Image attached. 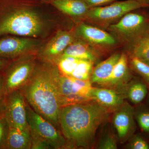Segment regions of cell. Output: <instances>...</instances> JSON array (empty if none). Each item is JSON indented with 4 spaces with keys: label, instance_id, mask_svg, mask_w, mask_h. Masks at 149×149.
I'll list each match as a JSON object with an SVG mask.
<instances>
[{
    "label": "cell",
    "instance_id": "obj_15",
    "mask_svg": "<svg viewBox=\"0 0 149 149\" xmlns=\"http://www.w3.org/2000/svg\"><path fill=\"white\" fill-rule=\"evenodd\" d=\"M121 54L116 53L110 56L105 60L99 63L91 72L90 81L104 86L111 75Z\"/></svg>",
    "mask_w": 149,
    "mask_h": 149
},
{
    "label": "cell",
    "instance_id": "obj_11",
    "mask_svg": "<svg viewBox=\"0 0 149 149\" xmlns=\"http://www.w3.org/2000/svg\"><path fill=\"white\" fill-rule=\"evenodd\" d=\"M115 111L113 123L118 138L123 141L128 139L135 131L134 110L128 103L124 102Z\"/></svg>",
    "mask_w": 149,
    "mask_h": 149
},
{
    "label": "cell",
    "instance_id": "obj_10",
    "mask_svg": "<svg viewBox=\"0 0 149 149\" xmlns=\"http://www.w3.org/2000/svg\"><path fill=\"white\" fill-rule=\"evenodd\" d=\"M73 36L69 32H57L39 54L41 60L55 63L62 55L66 48L73 42Z\"/></svg>",
    "mask_w": 149,
    "mask_h": 149
},
{
    "label": "cell",
    "instance_id": "obj_4",
    "mask_svg": "<svg viewBox=\"0 0 149 149\" xmlns=\"http://www.w3.org/2000/svg\"><path fill=\"white\" fill-rule=\"evenodd\" d=\"M35 56L25 55L14 59L3 72L5 95L20 90L32 76L37 64Z\"/></svg>",
    "mask_w": 149,
    "mask_h": 149
},
{
    "label": "cell",
    "instance_id": "obj_1",
    "mask_svg": "<svg viewBox=\"0 0 149 149\" xmlns=\"http://www.w3.org/2000/svg\"><path fill=\"white\" fill-rule=\"evenodd\" d=\"M91 101L61 107L59 125L66 149L90 148L98 128L108 119L111 110Z\"/></svg>",
    "mask_w": 149,
    "mask_h": 149
},
{
    "label": "cell",
    "instance_id": "obj_36",
    "mask_svg": "<svg viewBox=\"0 0 149 149\" xmlns=\"http://www.w3.org/2000/svg\"></svg>",
    "mask_w": 149,
    "mask_h": 149
},
{
    "label": "cell",
    "instance_id": "obj_5",
    "mask_svg": "<svg viewBox=\"0 0 149 149\" xmlns=\"http://www.w3.org/2000/svg\"><path fill=\"white\" fill-rule=\"evenodd\" d=\"M26 111L31 134L47 143L52 149H66V141L61 131L32 109L27 101Z\"/></svg>",
    "mask_w": 149,
    "mask_h": 149
},
{
    "label": "cell",
    "instance_id": "obj_2",
    "mask_svg": "<svg viewBox=\"0 0 149 149\" xmlns=\"http://www.w3.org/2000/svg\"><path fill=\"white\" fill-rule=\"evenodd\" d=\"M61 74L56 65L37 61L34 72L21 89L32 109L59 130L58 88Z\"/></svg>",
    "mask_w": 149,
    "mask_h": 149
},
{
    "label": "cell",
    "instance_id": "obj_14",
    "mask_svg": "<svg viewBox=\"0 0 149 149\" xmlns=\"http://www.w3.org/2000/svg\"><path fill=\"white\" fill-rule=\"evenodd\" d=\"M91 99L102 105L112 110H115L124 102L122 95L114 89L92 88Z\"/></svg>",
    "mask_w": 149,
    "mask_h": 149
},
{
    "label": "cell",
    "instance_id": "obj_18",
    "mask_svg": "<svg viewBox=\"0 0 149 149\" xmlns=\"http://www.w3.org/2000/svg\"><path fill=\"white\" fill-rule=\"evenodd\" d=\"M31 147L30 130L21 131L10 127L6 149H31Z\"/></svg>",
    "mask_w": 149,
    "mask_h": 149
},
{
    "label": "cell",
    "instance_id": "obj_8",
    "mask_svg": "<svg viewBox=\"0 0 149 149\" xmlns=\"http://www.w3.org/2000/svg\"><path fill=\"white\" fill-rule=\"evenodd\" d=\"M4 116L10 127L21 131L29 130L27 120L26 100L21 90H16L5 95Z\"/></svg>",
    "mask_w": 149,
    "mask_h": 149
},
{
    "label": "cell",
    "instance_id": "obj_35",
    "mask_svg": "<svg viewBox=\"0 0 149 149\" xmlns=\"http://www.w3.org/2000/svg\"><path fill=\"white\" fill-rule=\"evenodd\" d=\"M145 63H146L147 64H148V65H149V61L147 62H145Z\"/></svg>",
    "mask_w": 149,
    "mask_h": 149
},
{
    "label": "cell",
    "instance_id": "obj_9",
    "mask_svg": "<svg viewBox=\"0 0 149 149\" xmlns=\"http://www.w3.org/2000/svg\"><path fill=\"white\" fill-rule=\"evenodd\" d=\"M40 45L31 38L8 37L0 39V58L14 59L27 55Z\"/></svg>",
    "mask_w": 149,
    "mask_h": 149
},
{
    "label": "cell",
    "instance_id": "obj_16",
    "mask_svg": "<svg viewBox=\"0 0 149 149\" xmlns=\"http://www.w3.org/2000/svg\"><path fill=\"white\" fill-rule=\"evenodd\" d=\"M129 78L128 58L124 54H121L111 75L104 86L116 88L126 83Z\"/></svg>",
    "mask_w": 149,
    "mask_h": 149
},
{
    "label": "cell",
    "instance_id": "obj_13",
    "mask_svg": "<svg viewBox=\"0 0 149 149\" xmlns=\"http://www.w3.org/2000/svg\"><path fill=\"white\" fill-rule=\"evenodd\" d=\"M76 35L93 46L109 47L116 43L115 39L104 30L84 23L77 27Z\"/></svg>",
    "mask_w": 149,
    "mask_h": 149
},
{
    "label": "cell",
    "instance_id": "obj_12",
    "mask_svg": "<svg viewBox=\"0 0 149 149\" xmlns=\"http://www.w3.org/2000/svg\"><path fill=\"white\" fill-rule=\"evenodd\" d=\"M146 22V19L143 15L130 12L123 16L116 23L111 24L109 28L118 36L128 38L141 31Z\"/></svg>",
    "mask_w": 149,
    "mask_h": 149
},
{
    "label": "cell",
    "instance_id": "obj_24",
    "mask_svg": "<svg viewBox=\"0 0 149 149\" xmlns=\"http://www.w3.org/2000/svg\"><path fill=\"white\" fill-rule=\"evenodd\" d=\"M131 63L133 68L149 84V65L135 57H132Z\"/></svg>",
    "mask_w": 149,
    "mask_h": 149
},
{
    "label": "cell",
    "instance_id": "obj_20",
    "mask_svg": "<svg viewBox=\"0 0 149 149\" xmlns=\"http://www.w3.org/2000/svg\"><path fill=\"white\" fill-rule=\"evenodd\" d=\"M148 93V88L145 83L141 82L132 83L127 92L128 98L133 104L140 103L145 99Z\"/></svg>",
    "mask_w": 149,
    "mask_h": 149
},
{
    "label": "cell",
    "instance_id": "obj_7",
    "mask_svg": "<svg viewBox=\"0 0 149 149\" xmlns=\"http://www.w3.org/2000/svg\"><path fill=\"white\" fill-rule=\"evenodd\" d=\"M90 80H83L61 74L59 82V102L61 107L93 100Z\"/></svg>",
    "mask_w": 149,
    "mask_h": 149
},
{
    "label": "cell",
    "instance_id": "obj_22",
    "mask_svg": "<svg viewBox=\"0 0 149 149\" xmlns=\"http://www.w3.org/2000/svg\"><path fill=\"white\" fill-rule=\"evenodd\" d=\"M80 60L72 57L61 56L55 64L61 75L70 77Z\"/></svg>",
    "mask_w": 149,
    "mask_h": 149
},
{
    "label": "cell",
    "instance_id": "obj_23",
    "mask_svg": "<svg viewBox=\"0 0 149 149\" xmlns=\"http://www.w3.org/2000/svg\"><path fill=\"white\" fill-rule=\"evenodd\" d=\"M93 61L80 59L70 77L83 80H90Z\"/></svg>",
    "mask_w": 149,
    "mask_h": 149
},
{
    "label": "cell",
    "instance_id": "obj_6",
    "mask_svg": "<svg viewBox=\"0 0 149 149\" xmlns=\"http://www.w3.org/2000/svg\"><path fill=\"white\" fill-rule=\"evenodd\" d=\"M147 7L149 6L135 0L115 2L105 6L90 8L85 16L94 23L106 25L120 19L132 11Z\"/></svg>",
    "mask_w": 149,
    "mask_h": 149
},
{
    "label": "cell",
    "instance_id": "obj_31",
    "mask_svg": "<svg viewBox=\"0 0 149 149\" xmlns=\"http://www.w3.org/2000/svg\"><path fill=\"white\" fill-rule=\"evenodd\" d=\"M13 60L0 58V72H3Z\"/></svg>",
    "mask_w": 149,
    "mask_h": 149
},
{
    "label": "cell",
    "instance_id": "obj_28",
    "mask_svg": "<svg viewBox=\"0 0 149 149\" xmlns=\"http://www.w3.org/2000/svg\"><path fill=\"white\" fill-rule=\"evenodd\" d=\"M128 148L132 149H149V145L141 136H136L130 141Z\"/></svg>",
    "mask_w": 149,
    "mask_h": 149
},
{
    "label": "cell",
    "instance_id": "obj_3",
    "mask_svg": "<svg viewBox=\"0 0 149 149\" xmlns=\"http://www.w3.org/2000/svg\"><path fill=\"white\" fill-rule=\"evenodd\" d=\"M46 27L42 17L34 11L13 8L0 12V37L10 34L36 37L42 35Z\"/></svg>",
    "mask_w": 149,
    "mask_h": 149
},
{
    "label": "cell",
    "instance_id": "obj_19",
    "mask_svg": "<svg viewBox=\"0 0 149 149\" xmlns=\"http://www.w3.org/2000/svg\"><path fill=\"white\" fill-rule=\"evenodd\" d=\"M62 56H66L80 59L94 61L95 56L90 47L82 42H72L66 48Z\"/></svg>",
    "mask_w": 149,
    "mask_h": 149
},
{
    "label": "cell",
    "instance_id": "obj_32",
    "mask_svg": "<svg viewBox=\"0 0 149 149\" xmlns=\"http://www.w3.org/2000/svg\"><path fill=\"white\" fill-rule=\"evenodd\" d=\"M5 96L4 83L3 72H0V97Z\"/></svg>",
    "mask_w": 149,
    "mask_h": 149
},
{
    "label": "cell",
    "instance_id": "obj_17",
    "mask_svg": "<svg viewBox=\"0 0 149 149\" xmlns=\"http://www.w3.org/2000/svg\"><path fill=\"white\" fill-rule=\"evenodd\" d=\"M52 3L59 10L72 16H85L90 8L85 0H54Z\"/></svg>",
    "mask_w": 149,
    "mask_h": 149
},
{
    "label": "cell",
    "instance_id": "obj_34",
    "mask_svg": "<svg viewBox=\"0 0 149 149\" xmlns=\"http://www.w3.org/2000/svg\"><path fill=\"white\" fill-rule=\"evenodd\" d=\"M135 1H137L144 4L147 5L149 6V0H135Z\"/></svg>",
    "mask_w": 149,
    "mask_h": 149
},
{
    "label": "cell",
    "instance_id": "obj_25",
    "mask_svg": "<svg viewBox=\"0 0 149 149\" xmlns=\"http://www.w3.org/2000/svg\"><path fill=\"white\" fill-rule=\"evenodd\" d=\"M10 127L4 116L0 118V149H6Z\"/></svg>",
    "mask_w": 149,
    "mask_h": 149
},
{
    "label": "cell",
    "instance_id": "obj_30",
    "mask_svg": "<svg viewBox=\"0 0 149 149\" xmlns=\"http://www.w3.org/2000/svg\"><path fill=\"white\" fill-rule=\"evenodd\" d=\"M90 8L98 7L113 2L117 0H85Z\"/></svg>",
    "mask_w": 149,
    "mask_h": 149
},
{
    "label": "cell",
    "instance_id": "obj_33",
    "mask_svg": "<svg viewBox=\"0 0 149 149\" xmlns=\"http://www.w3.org/2000/svg\"><path fill=\"white\" fill-rule=\"evenodd\" d=\"M5 108V96H3L0 97V118L4 116Z\"/></svg>",
    "mask_w": 149,
    "mask_h": 149
},
{
    "label": "cell",
    "instance_id": "obj_29",
    "mask_svg": "<svg viewBox=\"0 0 149 149\" xmlns=\"http://www.w3.org/2000/svg\"><path fill=\"white\" fill-rule=\"evenodd\" d=\"M31 136L32 138L31 149H52L49 144L42 139L31 133Z\"/></svg>",
    "mask_w": 149,
    "mask_h": 149
},
{
    "label": "cell",
    "instance_id": "obj_21",
    "mask_svg": "<svg viewBox=\"0 0 149 149\" xmlns=\"http://www.w3.org/2000/svg\"><path fill=\"white\" fill-rule=\"evenodd\" d=\"M133 57L147 62L149 61V35L138 39L133 48Z\"/></svg>",
    "mask_w": 149,
    "mask_h": 149
},
{
    "label": "cell",
    "instance_id": "obj_27",
    "mask_svg": "<svg viewBox=\"0 0 149 149\" xmlns=\"http://www.w3.org/2000/svg\"><path fill=\"white\" fill-rule=\"evenodd\" d=\"M100 149H117V144L116 139L113 135H108L105 136L101 140L98 145Z\"/></svg>",
    "mask_w": 149,
    "mask_h": 149
},
{
    "label": "cell",
    "instance_id": "obj_26",
    "mask_svg": "<svg viewBox=\"0 0 149 149\" xmlns=\"http://www.w3.org/2000/svg\"><path fill=\"white\" fill-rule=\"evenodd\" d=\"M136 119L142 130L149 133V111L143 110L136 114Z\"/></svg>",
    "mask_w": 149,
    "mask_h": 149
}]
</instances>
